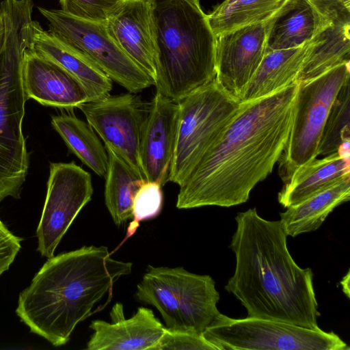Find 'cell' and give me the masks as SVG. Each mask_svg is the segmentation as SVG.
I'll return each mask as SVG.
<instances>
[{
  "label": "cell",
  "instance_id": "6da1fadb",
  "mask_svg": "<svg viewBox=\"0 0 350 350\" xmlns=\"http://www.w3.org/2000/svg\"><path fill=\"white\" fill-rule=\"evenodd\" d=\"M298 83L241 102L222 134L179 185L176 207H230L269 175L291 131Z\"/></svg>",
  "mask_w": 350,
  "mask_h": 350
},
{
  "label": "cell",
  "instance_id": "7a4b0ae2",
  "mask_svg": "<svg viewBox=\"0 0 350 350\" xmlns=\"http://www.w3.org/2000/svg\"><path fill=\"white\" fill-rule=\"evenodd\" d=\"M230 248L236 257L225 289L247 317L317 329L320 316L310 268H301L287 247L280 221L261 217L256 209L237 214Z\"/></svg>",
  "mask_w": 350,
  "mask_h": 350
},
{
  "label": "cell",
  "instance_id": "3957f363",
  "mask_svg": "<svg viewBox=\"0 0 350 350\" xmlns=\"http://www.w3.org/2000/svg\"><path fill=\"white\" fill-rule=\"evenodd\" d=\"M133 264L111 257L108 247L83 246L49 258L19 295L16 314L31 332L53 345H65L76 325L111 295Z\"/></svg>",
  "mask_w": 350,
  "mask_h": 350
},
{
  "label": "cell",
  "instance_id": "277c9868",
  "mask_svg": "<svg viewBox=\"0 0 350 350\" xmlns=\"http://www.w3.org/2000/svg\"><path fill=\"white\" fill-rule=\"evenodd\" d=\"M157 44L156 92L178 103L215 79L216 36L200 3H153Z\"/></svg>",
  "mask_w": 350,
  "mask_h": 350
},
{
  "label": "cell",
  "instance_id": "5b68a950",
  "mask_svg": "<svg viewBox=\"0 0 350 350\" xmlns=\"http://www.w3.org/2000/svg\"><path fill=\"white\" fill-rule=\"evenodd\" d=\"M2 15L5 38L0 54V202L8 196L19 198L29 165L22 130L27 98L22 81L21 33L29 16L18 8H8Z\"/></svg>",
  "mask_w": 350,
  "mask_h": 350
},
{
  "label": "cell",
  "instance_id": "8992f818",
  "mask_svg": "<svg viewBox=\"0 0 350 350\" xmlns=\"http://www.w3.org/2000/svg\"><path fill=\"white\" fill-rule=\"evenodd\" d=\"M135 296L141 303L155 307L170 330L202 334L221 314L213 279L182 267L149 265Z\"/></svg>",
  "mask_w": 350,
  "mask_h": 350
},
{
  "label": "cell",
  "instance_id": "52a82bcc",
  "mask_svg": "<svg viewBox=\"0 0 350 350\" xmlns=\"http://www.w3.org/2000/svg\"><path fill=\"white\" fill-rule=\"evenodd\" d=\"M240 102L215 78L178 102L179 116L168 181L178 186L237 113Z\"/></svg>",
  "mask_w": 350,
  "mask_h": 350
},
{
  "label": "cell",
  "instance_id": "ba28073f",
  "mask_svg": "<svg viewBox=\"0 0 350 350\" xmlns=\"http://www.w3.org/2000/svg\"><path fill=\"white\" fill-rule=\"evenodd\" d=\"M349 63L341 64L310 81L298 83L291 131L278 161L279 175L284 184L301 166L318 156L332 105L341 88L350 79Z\"/></svg>",
  "mask_w": 350,
  "mask_h": 350
},
{
  "label": "cell",
  "instance_id": "9c48e42d",
  "mask_svg": "<svg viewBox=\"0 0 350 350\" xmlns=\"http://www.w3.org/2000/svg\"><path fill=\"white\" fill-rule=\"evenodd\" d=\"M218 350H349L334 332L292 323L247 317L221 314L202 333Z\"/></svg>",
  "mask_w": 350,
  "mask_h": 350
},
{
  "label": "cell",
  "instance_id": "30bf717a",
  "mask_svg": "<svg viewBox=\"0 0 350 350\" xmlns=\"http://www.w3.org/2000/svg\"><path fill=\"white\" fill-rule=\"evenodd\" d=\"M38 10L47 20L52 35L87 56L129 92L137 94L154 85L153 79L113 40L105 23L78 18L62 10Z\"/></svg>",
  "mask_w": 350,
  "mask_h": 350
},
{
  "label": "cell",
  "instance_id": "8fae6325",
  "mask_svg": "<svg viewBox=\"0 0 350 350\" xmlns=\"http://www.w3.org/2000/svg\"><path fill=\"white\" fill-rule=\"evenodd\" d=\"M92 194L89 172L74 161L51 163L46 200L36 230L42 256H54L63 236Z\"/></svg>",
  "mask_w": 350,
  "mask_h": 350
},
{
  "label": "cell",
  "instance_id": "7c38bea8",
  "mask_svg": "<svg viewBox=\"0 0 350 350\" xmlns=\"http://www.w3.org/2000/svg\"><path fill=\"white\" fill-rule=\"evenodd\" d=\"M150 102L128 92L86 102L78 108L112 150L144 178L139 162V142Z\"/></svg>",
  "mask_w": 350,
  "mask_h": 350
},
{
  "label": "cell",
  "instance_id": "4fadbf2b",
  "mask_svg": "<svg viewBox=\"0 0 350 350\" xmlns=\"http://www.w3.org/2000/svg\"><path fill=\"white\" fill-rule=\"evenodd\" d=\"M269 25V20L216 37L215 79L240 103L265 55Z\"/></svg>",
  "mask_w": 350,
  "mask_h": 350
},
{
  "label": "cell",
  "instance_id": "5bb4252c",
  "mask_svg": "<svg viewBox=\"0 0 350 350\" xmlns=\"http://www.w3.org/2000/svg\"><path fill=\"white\" fill-rule=\"evenodd\" d=\"M325 22L309 41L297 82L310 81L350 62V0H312Z\"/></svg>",
  "mask_w": 350,
  "mask_h": 350
},
{
  "label": "cell",
  "instance_id": "9a60e30c",
  "mask_svg": "<svg viewBox=\"0 0 350 350\" xmlns=\"http://www.w3.org/2000/svg\"><path fill=\"white\" fill-rule=\"evenodd\" d=\"M179 104L156 92L145 120L139 142V162L144 180L163 186L173 159Z\"/></svg>",
  "mask_w": 350,
  "mask_h": 350
},
{
  "label": "cell",
  "instance_id": "2e32d148",
  "mask_svg": "<svg viewBox=\"0 0 350 350\" xmlns=\"http://www.w3.org/2000/svg\"><path fill=\"white\" fill-rule=\"evenodd\" d=\"M105 26L116 44L154 82L157 51L153 3L124 0L108 16Z\"/></svg>",
  "mask_w": 350,
  "mask_h": 350
},
{
  "label": "cell",
  "instance_id": "e0dca14e",
  "mask_svg": "<svg viewBox=\"0 0 350 350\" xmlns=\"http://www.w3.org/2000/svg\"><path fill=\"white\" fill-rule=\"evenodd\" d=\"M22 81L26 98L44 105L70 110L88 102L84 88L76 78L58 64L28 49L25 44Z\"/></svg>",
  "mask_w": 350,
  "mask_h": 350
},
{
  "label": "cell",
  "instance_id": "ac0fdd59",
  "mask_svg": "<svg viewBox=\"0 0 350 350\" xmlns=\"http://www.w3.org/2000/svg\"><path fill=\"white\" fill-rule=\"evenodd\" d=\"M21 32L28 49L58 64L77 79L88 102L110 95L112 80L90 58L44 30L38 21L29 20Z\"/></svg>",
  "mask_w": 350,
  "mask_h": 350
},
{
  "label": "cell",
  "instance_id": "d6986e66",
  "mask_svg": "<svg viewBox=\"0 0 350 350\" xmlns=\"http://www.w3.org/2000/svg\"><path fill=\"white\" fill-rule=\"evenodd\" d=\"M111 323L92 321L94 331L87 343L88 350H154L166 327L155 317L153 311L140 307L125 319L122 306L116 304L111 312Z\"/></svg>",
  "mask_w": 350,
  "mask_h": 350
},
{
  "label": "cell",
  "instance_id": "ffe728a7",
  "mask_svg": "<svg viewBox=\"0 0 350 350\" xmlns=\"http://www.w3.org/2000/svg\"><path fill=\"white\" fill-rule=\"evenodd\" d=\"M325 22L323 13L312 0H286L269 20L265 54L304 45Z\"/></svg>",
  "mask_w": 350,
  "mask_h": 350
},
{
  "label": "cell",
  "instance_id": "44dd1931",
  "mask_svg": "<svg viewBox=\"0 0 350 350\" xmlns=\"http://www.w3.org/2000/svg\"><path fill=\"white\" fill-rule=\"evenodd\" d=\"M349 198L350 174H348L281 213L282 227L286 234L291 237L314 231L336 206Z\"/></svg>",
  "mask_w": 350,
  "mask_h": 350
},
{
  "label": "cell",
  "instance_id": "7402d4cb",
  "mask_svg": "<svg viewBox=\"0 0 350 350\" xmlns=\"http://www.w3.org/2000/svg\"><path fill=\"white\" fill-rule=\"evenodd\" d=\"M308 44L265 53L247 83L241 103L267 96L297 82Z\"/></svg>",
  "mask_w": 350,
  "mask_h": 350
},
{
  "label": "cell",
  "instance_id": "603a6c76",
  "mask_svg": "<svg viewBox=\"0 0 350 350\" xmlns=\"http://www.w3.org/2000/svg\"><path fill=\"white\" fill-rule=\"evenodd\" d=\"M350 174L349 159L338 151L301 166L284 184L278 200L285 208L296 205L344 175Z\"/></svg>",
  "mask_w": 350,
  "mask_h": 350
},
{
  "label": "cell",
  "instance_id": "cb8c5ba5",
  "mask_svg": "<svg viewBox=\"0 0 350 350\" xmlns=\"http://www.w3.org/2000/svg\"><path fill=\"white\" fill-rule=\"evenodd\" d=\"M51 124L70 150L100 176H105L108 154L92 127L72 113L54 116Z\"/></svg>",
  "mask_w": 350,
  "mask_h": 350
},
{
  "label": "cell",
  "instance_id": "d4e9b609",
  "mask_svg": "<svg viewBox=\"0 0 350 350\" xmlns=\"http://www.w3.org/2000/svg\"><path fill=\"white\" fill-rule=\"evenodd\" d=\"M105 148L108 167L105 176V202L115 224L120 226L132 217L133 199L144 179L112 150Z\"/></svg>",
  "mask_w": 350,
  "mask_h": 350
},
{
  "label": "cell",
  "instance_id": "484cf974",
  "mask_svg": "<svg viewBox=\"0 0 350 350\" xmlns=\"http://www.w3.org/2000/svg\"><path fill=\"white\" fill-rule=\"evenodd\" d=\"M286 0H224L209 14L210 27L217 37L270 20Z\"/></svg>",
  "mask_w": 350,
  "mask_h": 350
},
{
  "label": "cell",
  "instance_id": "4316f807",
  "mask_svg": "<svg viewBox=\"0 0 350 350\" xmlns=\"http://www.w3.org/2000/svg\"><path fill=\"white\" fill-rule=\"evenodd\" d=\"M350 139V84L349 80L340 90L334 100L322 132L318 156H327L338 150L340 145Z\"/></svg>",
  "mask_w": 350,
  "mask_h": 350
},
{
  "label": "cell",
  "instance_id": "83f0119b",
  "mask_svg": "<svg viewBox=\"0 0 350 350\" xmlns=\"http://www.w3.org/2000/svg\"><path fill=\"white\" fill-rule=\"evenodd\" d=\"M162 186L154 181L144 180L133 199L131 214L133 221L127 228L124 241L133 235L140 221L154 218L163 205Z\"/></svg>",
  "mask_w": 350,
  "mask_h": 350
},
{
  "label": "cell",
  "instance_id": "f1b7e54d",
  "mask_svg": "<svg viewBox=\"0 0 350 350\" xmlns=\"http://www.w3.org/2000/svg\"><path fill=\"white\" fill-rule=\"evenodd\" d=\"M124 0H59L61 10L76 18L105 23Z\"/></svg>",
  "mask_w": 350,
  "mask_h": 350
},
{
  "label": "cell",
  "instance_id": "f546056e",
  "mask_svg": "<svg viewBox=\"0 0 350 350\" xmlns=\"http://www.w3.org/2000/svg\"><path fill=\"white\" fill-rule=\"evenodd\" d=\"M218 350L202 334L166 329L154 350Z\"/></svg>",
  "mask_w": 350,
  "mask_h": 350
},
{
  "label": "cell",
  "instance_id": "4dcf8cb0",
  "mask_svg": "<svg viewBox=\"0 0 350 350\" xmlns=\"http://www.w3.org/2000/svg\"><path fill=\"white\" fill-rule=\"evenodd\" d=\"M21 239L14 235L0 219V275L8 269L20 250Z\"/></svg>",
  "mask_w": 350,
  "mask_h": 350
},
{
  "label": "cell",
  "instance_id": "1f68e13d",
  "mask_svg": "<svg viewBox=\"0 0 350 350\" xmlns=\"http://www.w3.org/2000/svg\"><path fill=\"white\" fill-rule=\"evenodd\" d=\"M5 38V25L3 15L0 11V54L3 50Z\"/></svg>",
  "mask_w": 350,
  "mask_h": 350
},
{
  "label": "cell",
  "instance_id": "d6a6232c",
  "mask_svg": "<svg viewBox=\"0 0 350 350\" xmlns=\"http://www.w3.org/2000/svg\"><path fill=\"white\" fill-rule=\"evenodd\" d=\"M144 1H148L150 3H154V2L157 1H161V0H144ZM189 1H191L195 2V3H199V0H189Z\"/></svg>",
  "mask_w": 350,
  "mask_h": 350
}]
</instances>
